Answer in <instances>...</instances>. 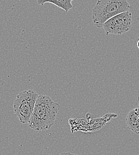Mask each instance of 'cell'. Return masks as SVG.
Instances as JSON below:
<instances>
[{"mask_svg":"<svg viewBox=\"0 0 139 155\" xmlns=\"http://www.w3.org/2000/svg\"><path fill=\"white\" fill-rule=\"evenodd\" d=\"M60 155H75V154H73V153H69V152H67V153H61Z\"/></svg>","mask_w":139,"mask_h":155,"instance_id":"cell-7","label":"cell"},{"mask_svg":"<svg viewBox=\"0 0 139 155\" xmlns=\"http://www.w3.org/2000/svg\"><path fill=\"white\" fill-rule=\"evenodd\" d=\"M130 9L126 0H99L92 10V19L96 27L102 28L108 20Z\"/></svg>","mask_w":139,"mask_h":155,"instance_id":"cell-2","label":"cell"},{"mask_svg":"<svg viewBox=\"0 0 139 155\" xmlns=\"http://www.w3.org/2000/svg\"><path fill=\"white\" fill-rule=\"evenodd\" d=\"M125 121L129 130L139 134V107L130 110L127 115Z\"/></svg>","mask_w":139,"mask_h":155,"instance_id":"cell-5","label":"cell"},{"mask_svg":"<svg viewBox=\"0 0 139 155\" xmlns=\"http://www.w3.org/2000/svg\"><path fill=\"white\" fill-rule=\"evenodd\" d=\"M38 96L33 90L21 91L16 96L13 103L14 112L21 124H29Z\"/></svg>","mask_w":139,"mask_h":155,"instance_id":"cell-3","label":"cell"},{"mask_svg":"<svg viewBox=\"0 0 139 155\" xmlns=\"http://www.w3.org/2000/svg\"><path fill=\"white\" fill-rule=\"evenodd\" d=\"M137 100H138V103H139V96H138V97H137Z\"/></svg>","mask_w":139,"mask_h":155,"instance_id":"cell-9","label":"cell"},{"mask_svg":"<svg viewBox=\"0 0 139 155\" xmlns=\"http://www.w3.org/2000/svg\"><path fill=\"white\" fill-rule=\"evenodd\" d=\"M132 26V14L126 12L108 20L103 26L106 35H122L127 32Z\"/></svg>","mask_w":139,"mask_h":155,"instance_id":"cell-4","label":"cell"},{"mask_svg":"<svg viewBox=\"0 0 139 155\" xmlns=\"http://www.w3.org/2000/svg\"><path fill=\"white\" fill-rule=\"evenodd\" d=\"M137 47H138V48H139V39L138 40V41H137Z\"/></svg>","mask_w":139,"mask_h":155,"instance_id":"cell-8","label":"cell"},{"mask_svg":"<svg viewBox=\"0 0 139 155\" xmlns=\"http://www.w3.org/2000/svg\"><path fill=\"white\" fill-rule=\"evenodd\" d=\"M60 109V105L48 96L39 95L29 125L36 131L50 129L54 125Z\"/></svg>","mask_w":139,"mask_h":155,"instance_id":"cell-1","label":"cell"},{"mask_svg":"<svg viewBox=\"0 0 139 155\" xmlns=\"http://www.w3.org/2000/svg\"><path fill=\"white\" fill-rule=\"evenodd\" d=\"M72 1V0H38L37 1V3L39 5H43L45 3H51L62 8L66 13H68L73 8V5L71 4Z\"/></svg>","mask_w":139,"mask_h":155,"instance_id":"cell-6","label":"cell"}]
</instances>
